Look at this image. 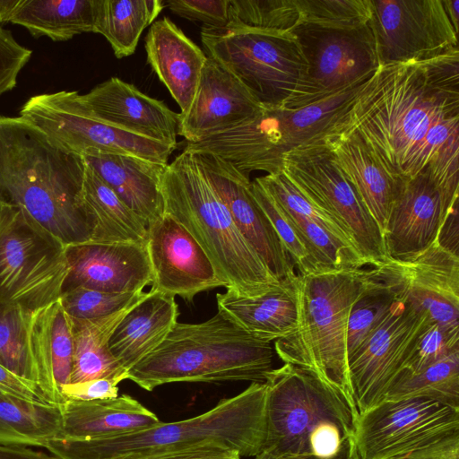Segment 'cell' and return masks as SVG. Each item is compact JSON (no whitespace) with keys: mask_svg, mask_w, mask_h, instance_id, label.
<instances>
[{"mask_svg":"<svg viewBox=\"0 0 459 459\" xmlns=\"http://www.w3.org/2000/svg\"><path fill=\"white\" fill-rule=\"evenodd\" d=\"M351 132L401 178L437 174L455 164L459 48L379 65L331 134Z\"/></svg>","mask_w":459,"mask_h":459,"instance_id":"6da1fadb","label":"cell"},{"mask_svg":"<svg viewBox=\"0 0 459 459\" xmlns=\"http://www.w3.org/2000/svg\"><path fill=\"white\" fill-rule=\"evenodd\" d=\"M85 162L19 117L0 116V197L65 247L88 242L91 223L81 204Z\"/></svg>","mask_w":459,"mask_h":459,"instance_id":"7a4b0ae2","label":"cell"},{"mask_svg":"<svg viewBox=\"0 0 459 459\" xmlns=\"http://www.w3.org/2000/svg\"><path fill=\"white\" fill-rule=\"evenodd\" d=\"M378 277L374 267L297 273L298 325L274 341V351L284 363L316 376L358 416L348 366V321L354 304Z\"/></svg>","mask_w":459,"mask_h":459,"instance_id":"3957f363","label":"cell"},{"mask_svg":"<svg viewBox=\"0 0 459 459\" xmlns=\"http://www.w3.org/2000/svg\"><path fill=\"white\" fill-rule=\"evenodd\" d=\"M274 349L221 311L198 324L178 323L162 343L127 371V379L152 391L178 382L264 383Z\"/></svg>","mask_w":459,"mask_h":459,"instance_id":"277c9868","label":"cell"},{"mask_svg":"<svg viewBox=\"0 0 459 459\" xmlns=\"http://www.w3.org/2000/svg\"><path fill=\"white\" fill-rule=\"evenodd\" d=\"M264 448L280 459H344L358 415L311 372L284 363L266 377Z\"/></svg>","mask_w":459,"mask_h":459,"instance_id":"5b68a950","label":"cell"},{"mask_svg":"<svg viewBox=\"0 0 459 459\" xmlns=\"http://www.w3.org/2000/svg\"><path fill=\"white\" fill-rule=\"evenodd\" d=\"M266 394L264 383H251L240 394L221 400L193 418L160 421L149 429L108 438H55L44 447L60 459H111L131 453L219 444L241 456H255L265 444Z\"/></svg>","mask_w":459,"mask_h":459,"instance_id":"8992f818","label":"cell"},{"mask_svg":"<svg viewBox=\"0 0 459 459\" xmlns=\"http://www.w3.org/2000/svg\"><path fill=\"white\" fill-rule=\"evenodd\" d=\"M161 191L164 212L199 243L224 287L254 296L281 281L238 230L195 154L183 151L168 164Z\"/></svg>","mask_w":459,"mask_h":459,"instance_id":"52a82bcc","label":"cell"},{"mask_svg":"<svg viewBox=\"0 0 459 459\" xmlns=\"http://www.w3.org/2000/svg\"><path fill=\"white\" fill-rule=\"evenodd\" d=\"M201 40L263 107H287L300 94L307 63L293 33L203 26Z\"/></svg>","mask_w":459,"mask_h":459,"instance_id":"ba28073f","label":"cell"},{"mask_svg":"<svg viewBox=\"0 0 459 459\" xmlns=\"http://www.w3.org/2000/svg\"><path fill=\"white\" fill-rule=\"evenodd\" d=\"M281 171L314 205L343 228L369 266L377 268L389 259L379 225L324 143L287 152Z\"/></svg>","mask_w":459,"mask_h":459,"instance_id":"9c48e42d","label":"cell"},{"mask_svg":"<svg viewBox=\"0 0 459 459\" xmlns=\"http://www.w3.org/2000/svg\"><path fill=\"white\" fill-rule=\"evenodd\" d=\"M20 117L61 150L82 157L102 152L169 164V158L177 148L99 119L82 104L77 91L35 95L23 104Z\"/></svg>","mask_w":459,"mask_h":459,"instance_id":"30bf717a","label":"cell"},{"mask_svg":"<svg viewBox=\"0 0 459 459\" xmlns=\"http://www.w3.org/2000/svg\"><path fill=\"white\" fill-rule=\"evenodd\" d=\"M459 435V408L425 396L384 400L359 414L350 459H392Z\"/></svg>","mask_w":459,"mask_h":459,"instance_id":"8fae6325","label":"cell"},{"mask_svg":"<svg viewBox=\"0 0 459 459\" xmlns=\"http://www.w3.org/2000/svg\"><path fill=\"white\" fill-rule=\"evenodd\" d=\"M65 248L20 210L0 242V303L38 309L57 300L67 273Z\"/></svg>","mask_w":459,"mask_h":459,"instance_id":"7c38bea8","label":"cell"},{"mask_svg":"<svg viewBox=\"0 0 459 459\" xmlns=\"http://www.w3.org/2000/svg\"><path fill=\"white\" fill-rule=\"evenodd\" d=\"M293 35L305 57L307 74L300 94L287 108L325 99L374 74L380 65L369 22L352 29L302 23Z\"/></svg>","mask_w":459,"mask_h":459,"instance_id":"4fadbf2b","label":"cell"},{"mask_svg":"<svg viewBox=\"0 0 459 459\" xmlns=\"http://www.w3.org/2000/svg\"><path fill=\"white\" fill-rule=\"evenodd\" d=\"M431 324L427 315L413 308L398 295L380 326L348 360L359 414L385 400L421 334Z\"/></svg>","mask_w":459,"mask_h":459,"instance_id":"5bb4252c","label":"cell"},{"mask_svg":"<svg viewBox=\"0 0 459 459\" xmlns=\"http://www.w3.org/2000/svg\"><path fill=\"white\" fill-rule=\"evenodd\" d=\"M380 65L433 58L458 48L443 0H370Z\"/></svg>","mask_w":459,"mask_h":459,"instance_id":"9a60e30c","label":"cell"},{"mask_svg":"<svg viewBox=\"0 0 459 459\" xmlns=\"http://www.w3.org/2000/svg\"><path fill=\"white\" fill-rule=\"evenodd\" d=\"M377 268L395 286L400 299L432 324L459 330V257L438 238L418 254L389 258Z\"/></svg>","mask_w":459,"mask_h":459,"instance_id":"2e32d148","label":"cell"},{"mask_svg":"<svg viewBox=\"0 0 459 459\" xmlns=\"http://www.w3.org/2000/svg\"><path fill=\"white\" fill-rule=\"evenodd\" d=\"M147 229L152 290L190 301L202 291L224 287L207 254L175 218L164 212Z\"/></svg>","mask_w":459,"mask_h":459,"instance_id":"e0dca14e","label":"cell"},{"mask_svg":"<svg viewBox=\"0 0 459 459\" xmlns=\"http://www.w3.org/2000/svg\"><path fill=\"white\" fill-rule=\"evenodd\" d=\"M195 156L236 227L272 274L280 281L295 277L294 264L271 221L255 201L248 176L216 155L203 153Z\"/></svg>","mask_w":459,"mask_h":459,"instance_id":"ac0fdd59","label":"cell"},{"mask_svg":"<svg viewBox=\"0 0 459 459\" xmlns=\"http://www.w3.org/2000/svg\"><path fill=\"white\" fill-rule=\"evenodd\" d=\"M67 273L64 290L87 289L132 293L152 283L146 246L134 243L84 242L65 248Z\"/></svg>","mask_w":459,"mask_h":459,"instance_id":"d6986e66","label":"cell"},{"mask_svg":"<svg viewBox=\"0 0 459 459\" xmlns=\"http://www.w3.org/2000/svg\"><path fill=\"white\" fill-rule=\"evenodd\" d=\"M262 108L234 75L207 56L188 111L179 115L178 134L198 143L236 127Z\"/></svg>","mask_w":459,"mask_h":459,"instance_id":"ffe728a7","label":"cell"},{"mask_svg":"<svg viewBox=\"0 0 459 459\" xmlns=\"http://www.w3.org/2000/svg\"><path fill=\"white\" fill-rule=\"evenodd\" d=\"M446 219L440 190L427 173L404 178L383 230L388 258L403 259L427 248Z\"/></svg>","mask_w":459,"mask_h":459,"instance_id":"44dd1931","label":"cell"},{"mask_svg":"<svg viewBox=\"0 0 459 459\" xmlns=\"http://www.w3.org/2000/svg\"><path fill=\"white\" fill-rule=\"evenodd\" d=\"M99 119L122 130L177 147L179 113L117 77L80 95Z\"/></svg>","mask_w":459,"mask_h":459,"instance_id":"7402d4cb","label":"cell"},{"mask_svg":"<svg viewBox=\"0 0 459 459\" xmlns=\"http://www.w3.org/2000/svg\"><path fill=\"white\" fill-rule=\"evenodd\" d=\"M321 142L331 151L383 233L391 206L404 178L393 174L357 133L334 134Z\"/></svg>","mask_w":459,"mask_h":459,"instance_id":"603a6c76","label":"cell"},{"mask_svg":"<svg viewBox=\"0 0 459 459\" xmlns=\"http://www.w3.org/2000/svg\"><path fill=\"white\" fill-rule=\"evenodd\" d=\"M147 61L184 116L193 101L207 56L172 21L152 23L145 38Z\"/></svg>","mask_w":459,"mask_h":459,"instance_id":"cb8c5ba5","label":"cell"},{"mask_svg":"<svg viewBox=\"0 0 459 459\" xmlns=\"http://www.w3.org/2000/svg\"><path fill=\"white\" fill-rule=\"evenodd\" d=\"M82 158L147 227L164 214L161 183L168 164L102 152Z\"/></svg>","mask_w":459,"mask_h":459,"instance_id":"d4e9b609","label":"cell"},{"mask_svg":"<svg viewBox=\"0 0 459 459\" xmlns=\"http://www.w3.org/2000/svg\"><path fill=\"white\" fill-rule=\"evenodd\" d=\"M58 405L63 425L59 438H108L160 422L154 412L128 394L96 400H65Z\"/></svg>","mask_w":459,"mask_h":459,"instance_id":"484cf974","label":"cell"},{"mask_svg":"<svg viewBox=\"0 0 459 459\" xmlns=\"http://www.w3.org/2000/svg\"><path fill=\"white\" fill-rule=\"evenodd\" d=\"M296 278L283 279L254 296L228 289L216 295L218 310L257 339L272 342L286 337L298 325Z\"/></svg>","mask_w":459,"mask_h":459,"instance_id":"4316f807","label":"cell"},{"mask_svg":"<svg viewBox=\"0 0 459 459\" xmlns=\"http://www.w3.org/2000/svg\"><path fill=\"white\" fill-rule=\"evenodd\" d=\"M32 350L40 395L46 403L61 404V388L70 384L74 342L70 319L59 299L36 311Z\"/></svg>","mask_w":459,"mask_h":459,"instance_id":"83f0119b","label":"cell"},{"mask_svg":"<svg viewBox=\"0 0 459 459\" xmlns=\"http://www.w3.org/2000/svg\"><path fill=\"white\" fill-rule=\"evenodd\" d=\"M178 316L175 296L151 290L116 326L108 341L109 351L128 371L162 343Z\"/></svg>","mask_w":459,"mask_h":459,"instance_id":"f1b7e54d","label":"cell"},{"mask_svg":"<svg viewBox=\"0 0 459 459\" xmlns=\"http://www.w3.org/2000/svg\"><path fill=\"white\" fill-rule=\"evenodd\" d=\"M81 204L92 230L88 242L146 246V224L86 162Z\"/></svg>","mask_w":459,"mask_h":459,"instance_id":"f546056e","label":"cell"},{"mask_svg":"<svg viewBox=\"0 0 459 459\" xmlns=\"http://www.w3.org/2000/svg\"><path fill=\"white\" fill-rule=\"evenodd\" d=\"M99 0H20L10 22L39 38L65 41L95 32Z\"/></svg>","mask_w":459,"mask_h":459,"instance_id":"4dcf8cb0","label":"cell"},{"mask_svg":"<svg viewBox=\"0 0 459 459\" xmlns=\"http://www.w3.org/2000/svg\"><path fill=\"white\" fill-rule=\"evenodd\" d=\"M132 307L94 319H78L68 316L74 342L70 383L127 374V370L109 351L108 341L116 326Z\"/></svg>","mask_w":459,"mask_h":459,"instance_id":"1f68e13d","label":"cell"},{"mask_svg":"<svg viewBox=\"0 0 459 459\" xmlns=\"http://www.w3.org/2000/svg\"><path fill=\"white\" fill-rule=\"evenodd\" d=\"M62 426L59 405L0 394V442L44 447Z\"/></svg>","mask_w":459,"mask_h":459,"instance_id":"d6a6232c","label":"cell"},{"mask_svg":"<svg viewBox=\"0 0 459 459\" xmlns=\"http://www.w3.org/2000/svg\"><path fill=\"white\" fill-rule=\"evenodd\" d=\"M163 8L160 0H99L95 33L106 38L117 58L129 56Z\"/></svg>","mask_w":459,"mask_h":459,"instance_id":"836d02e7","label":"cell"},{"mask_svg":"<svg viewBox=\"0 0 459 459\" xmlns=\"http://www.w3.org/2000/svg\"><path fill=\"white\" fill-rule=\"evenodd\" d=\"M38 309L0 303V364L36 387L32 327Z\"/></svg>","mask_w":459,"mask_h":459,"instance_id":"e575fe53","label":"cell"},{"mask_svg":"<svg viewBox=\"0 0 459 459\" xmlns=\"http://www.w3.org/2000/svg\"><path fill=\"white\" fill-rule=\"evenodd\" d=\"M425 396L459 408V351L411 376L398 377L385 400Z\"/></svg>","mask_w":459,"mask_h":459,"instance_id":"d590c367","label":"cell"},{"mask_svg":"<svg viewBox=\"0 0 459 459\" xmlns=\"http://www.w3.org/2000/svg\"><path fill=\"white\" fill-rule=\"evenodd\" d=\"M301 23L297 0H230L226 27L289 35Z\"/></svg>","mask_w":459,"mask_h":459,"instance_id":"8d00e7d4","label":"cell"},{"mask_svg":"<svg viewBox=\"0 0 459 459\" xmlns=\"http://www.w3.org/2000/svg\"><path fill=\"white\" fill-rule=\"evenodd\" d=\"M377 269L378 279L360 296L350 313L348 360L380 326L398 298L395 286Z\"/></svg>","mask_w":459,"mask_h":459,"instance_id":"74e56055","label":"cell"},{"mask_svg":"<svg viewBox=\"0 0 459 459\" xmlns=\"http://www.w3.org/2000/svg\"><path fill=\"white\" fill-rule=\"evenodd\" d=\"M250 188L255 201L274 228L294 267L298 269V273L307 274L331 270L323 266L307 240L258 178L251 182Z\"/></svg>","mask_w":459,"mask_h":459,"instance_id":"f35d334b","label":"cell"},{"mask_svg":"<svg viewBox=\"0 0 459 459\" xmlns=\"http://www.w3.org/2000/svg\"><path fill=\"white\" fill-rule=\"evenodd\" d=\"M258 178L275 201L288 213L315 221L359 253L352 238L343 228L303 195L282 171L267 174Z\"/></svg>","mask_w":459,"mask_h":459,"instance_id":"ab89813d","label":"cell"},{"mask_svg":"<svg viewBox=\"0 0 459 459\" xmlns=\"http://www.w3.org/2000/svg\"><path fill=\"white\" fill-rule=\"evenodd\" d=\"M297 3L305 24L352 29L368 23L371 18L370 0H297Z\"/></svg>","mask_w":459,"mask_h":459,"instance_id":"60d3db41","label":"cell"},{"mask_svg":"<svg viewBox=\"0 0 459 459\" xmlns=\"http://www.w3.org/2000/svg\"><path fill=\"white\" fill-rule=\"evenodd\" d=\"M147 292L116 293L75 287L64 290L60 302L65 313L73 318L94 319L104 317L132 307Z\"/></svg>","mask_w":459,"mask_h":459,"instance_id":"b9f144b4","label":"cell"},{"mask_svg":"<svg viewBox=\"0 0 459 459\" xmlns=\"http://www.w3.org/2000/svg\"><path fill=\"white\" fill-rule=\"evenodd\" d=\"M456 351H459V330L431 324L421 334L412 355L398 377L416 375Z\"/></svg>","mask_w":459,"mask_h":459,"instance_id":"7bdbcfd3","label":"cell"},{"mask_svg":"<svg viewBox=\"0 0 459 459\" xmlns=\"http://www.w3.org/2000/svg\"><path fill=\"white\" fill-rule=\"evenodd\" d=\"M230 0H169L164 2L177 15L200 21L205 27L224 28L229 22Z\"/></svg>","mask_w":459,"mask_h":459,"instance_id":"ee69618b","label":"cell"},{"mask_svg":"<svg viewBox=\"0 0 459 459\" xmlns=\"http://www.w3.org/2000/svg\"><path fill=\"white\" fill-rule=\"evenodd\" d=\"M31 50L20 45L12 32L0 25V96L13 90Z\"/></svg>","mask_w":459,"mask_h":459,"instance_id":"f6af8a7d","label":"cell"},{"mask_svg":"<svg viewBox=\"0 0 459 459\" xmlns=\"http://www.w3.org/2000/svg\"><path fill=\"white\" fill-rule=\"evenodd\" d=\"M236 450L219 444H204L180 449L131 453L111 459H240Z\"/></svg>","mask_w":459,"mask_h":459,"instance_id":"bcb514c9","label":"cell"},{"mask_svg":"<svg viewBox=\"0 0 459 459\" xmlns=\"http://www.w3.org/2000/svg\"><path fill=\"white\" fill-rule=\"evenodd\" d=\"M127 379V374L116 377L93 379L79 383H70L61 388L65 400H96L118 396V384Z\"/></svg>","mask_w":459,"mask_h":459,"instance_id":"7dc6e473","label":"cell"},{"mask_svg":"<svg viewBox=\"0 0 459 459\" xmlns=\"http://www.w3.org/2000/svg\"><path fill=\"white\" fill-rule=\"evenodd\" d=\"M0 394H9L29 401L46 403L34 384L20 377L1 364Z\"/></svg>","mask_w":459,"mask_h":459,"instance_id":"c3c4849f","label":"cell"},{"mask_svg":"<svg viewBox=\"0 0 459 459\" xmlns=\"http://www.w3.org/2000/svg\"><path fill=\"white\" fill-rule=\"evenodd\" d=\"M0 459H60L53 454L34 450L29 446L0 442Z\"/></svg>","mask_w":459,"mask_h":459,"instance_id":"681fc988","label":"cell"},{"mask_svg":"<svg viewBox=\"0 0 459 459\" xmlns=\"http://www.w3.org/2000/svg\"><path fill=\"white\" fill-rule=\"evenodd\" d=\"M20 210L0 197V242L16 220Z\"/></svg>","mask_w":459,"mask_h":459,"instance_id":"f907efd6","label":"cell"},{"mask_svg":"<svg viewBox=\"0 0 459 459\" xmlns=\"http://www.w3.org/2000/svg\"><path fill=\"white\" fill-rule=\"evenodd\" d=\"M20 0H0V24L10 22Z\"/></svg>","mask_w":459,"mask_h":459,"instance_id":"816d5d0a","label":"cell"},{"mask_svg":"<svg viewBox=\"0 0 459 459\" xmlns=\"http://www.w3.org/2000/svg\"><path fill=\"white\" fill-rule=\"evenodd\" d=\"M446 12L453 24L455 30L458 33L459 28V0H443Z\"/></svg>","mask_w":459,"mask_h":459,"instance_id":"f5cc1de1","label":"cell"},{"mask_svg":"<svg viewBox=\"0 0 459 459\" xmlns=\"http://www.w3.org/2000/svg\"><path fill=\"white\" fill-rule=\"evenodd\" d=\"M255 459H280L267 449H264L255 456Z\"/></svg>","mask_w":459,"mask_h":459,"instance_id":"db71d44e","label":"cell"},{"mask_svg":"<svg viewBox=\"0 0 459 459\" xmlns=\"http://www.w3.org/2000/svg\"><path fill=\"white\" fill-rule=\"evenodd\" d=\"M344 459H350V458H349V456H348V457H346V458H344Z\"/></svg>","mask_w":459,"mask_h":459,"instance_id":"11a10c76","label":"cell"}]
</instances>
